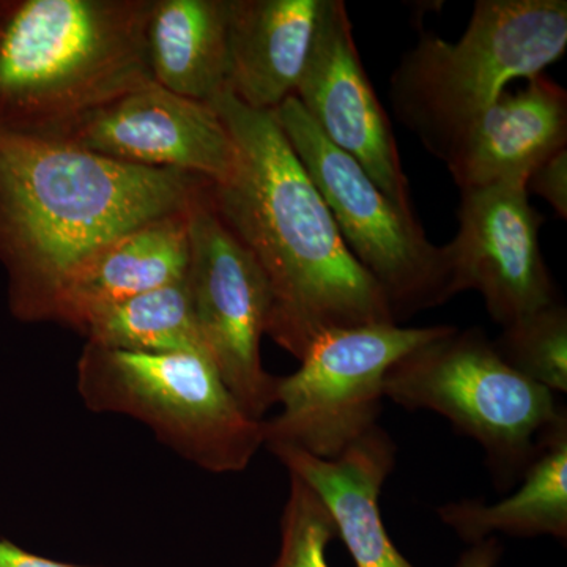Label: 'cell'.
<instances>
[{
  "instance_id": "18",
  "label": "cell",
  "mask_w": 567,
  "mask_h": 567,
  "mask_svg": "<svg viewBox=\"0 0 567 567\" xmlns=\"http://www.w3.org/2000/svg\"><path fill=\"white\" fill-rule=\"evenodd\" d=\"M520 483L514 494L492 505L461 499L439 507V516L472 546L491 539L494 533L566 540L567 415L543 435Z\"/></svg>"
},
{
  "instance_id": "19",
  "label": "cell",
  "mask_w": 567,
  "mask_h": 567,
  "mask_svg": "<svg viewBox=\"0 0 567 567\" xmlns=\"http://www.w3.org/2000/svg\"><path fill=\"white\" fill-rule=\"evenodd\" d=\"M76 331L106 349L208 358L185 279L92 312Z\"/></svg>"
},
{
  "instance_id": "21",
  "label": "cell",
  "mask_w": 567,
  "mask_h": 567,
  "mask_svg": "<svg viewBox=\"0 0 567 567\" xmlns=\"http://www.w3.org/2000/svg\"><path fill=\"white\" fill-rule=\"evenodd\" d=\"M281 518V548L274 567H328L327 547L336 537L330 513L300 477L290 475Z\"/></svg>"
},
{
  "instance_id": "14",
  "label": "cell",
  "mask_w": 567,
  "mask_h": 567,
  "mask_svg": "<svg viewBox=\"0 0 567 567\" xmlns=\"http://www.w3.org/2000/svg\"><path fill=\"white\" fill-rule=\"evenodd\" d=\"M327 0H227V91L251 110L292 99Z\"/></svg>"
},
{
  "instance_id": "17",
  "label": "cell",
  "mask_w": 567,
  "mask_h": 567,
  "mask_svg": "<svg viewBox=\"0 0 567 567\" xmlns=\"http://www.w3.org/2000/svg\"><path fill=\"white\" fill-rule=\"evenodd\" d=\"M145 59L155 84L215 102L227 92V0H152Z\"/></svg>"
},
{
  "instance_id": "7",
  "label": "cell",
  "mask_w": 567,
  "mask_h": 567,
  "mask_svg": "<svg viewBox=\"0 0 567 567\" xmlns=\"http://www.w3.org/2000/svg\"><path fill=\"white\" fill-rule=\"evenodd\" d=\"M290 147L358 264L385 295L395 322L451 300L445 246L395 207L352 156L324 140L298 100L274 111Z\"/></svg>"
},
{
  "instance_id": "9",
  "label": "cell",
  "mask_w": 567,
  "mask_h": 567,
  "mask_svg": "<svg viewBox=\"0 0 567 567\" xmlns=\"http://www.w3.org/2000/svg\"><path fill=\"white\" fill-rule=\"evenodd\" d=\"M208 182L189 208V262L185 281L208 360L252 420L276 405V383L262 364L267 282L256 260L215 212Z\"/></svg>"
},
{
  "instance_id": "6",
  "label": "cell",
  "mask_w": 567,
  "mask_h": 567,
  "mask_svg": "<svg viewBox=\"0 0 567 567\" xmlns=\"http://www.w3.org/2000/svg\"><path fill=\"white\" fill-rule=\"evenodd\" d=\"M78 391L92 412L142 421L164 445L216 475L244 472L265 446L264 421L246 415L204 354L87 342L78 360Z\"/></svg>"
},
{
  "instance_id": "2",
  "label": "cell",
  "mask_w": 567,
  "mask_h": 567,
  "mask_svg": "<svg viewBox=\"0 0 567 567\" xmlns=\"http://www.w3.org/2000/svg\"><path fill=\"white\" fill-rule=\"evenodd\" d=\"M207 182L0 130V264L11 315L54 322L66 287L100 249L186 210Z\"/></svg>"
},
{
  "instance_id": "5",
  "label": "cell",
  "mask_w": 567,
  "mask_h": 567,
  "mask_svg": "<svg viewBox=\"0 0 567 567\" xmlns=\"http://www.w3.org/2000/svg\"><path fill=\"white\" fill-rule=\"evenodd\" d=\"M383 393L410 412L429 410L475 440L499 491L524 476L548 429L566 416L555 394L499 357L480 328L450 331L391 365Z\"/></svg>"
},
{
  "instance_id": "13",
  "label": "cell",
  "mask_w": 567,
  "mask_h": 567,
  "mask_svg": "<svg viewBox=\"0 0 567 567\" xmlns=\"http://www.w3.org/2000/svg\"><path fill=\"white\" fill-rule=\"evenodd\" d=\"M567 93L546 74L505 92L450 142L445 162L461 192L527 183L536 167L566 148Z\"/></svg>"
},
{
  "instance_id": "23",
  "label": "cell",
  "mask_w": 567,
  "mask_h": 567,
  "mask_svg": "<svg viewBox=\"0 0 567 567\" xmlns=\"http://www.w3.org/2000/svg\"><path fill=\"white\" fill-rule=\"evenodd\" d=\"M0 567H92L70 565L32 554L9 539H0Z\"/></svg>"
},
{
  "instance_id": "3",
  "label": "cell",
  "mask_w": 567,
  "mask_h": 567,
  "mask_svg": "<svg viewBox=\"0 0 567 567\" xmlns=\"http://www.w3.org/2000/svg\"><path fill=\"white\" fill-rule=\"evenodd\" d=\"M152 0H0V130L66 141L93 112L153 82Z\"/></svg>"
},
{
  "instance_id": "1",
  "label": "cell",
  "mask_w": 567,
  "mask_h": 567,
  "mask_svg": "<svg viewBox=\"0 0 567 567\" xmlns=\"http://www.w3.org/2000/svg\"><path fill=\"white\" fill-rule=\"evenodd\" d=\"M210 104L233 134L237 162L226 181L208 182L207 193L262 271L270 297L265 334L301 360L330 331L398 323L274 112L251 110L229 91Z\"/></svg>"
},
{
  "instance_id": "12",
  "label": "cell",
  "mask_w": 567,
  "mask_h": 567,
  "mask_svg": "<svg viewBox=\"0 0 567 567\" xmlns=\"http://www.w3.org/2000/svg\"><path fill=\"white\" fill-rule=\"evenodd\" d=\"M65 142L114 162L226 181L237 162L233 134L212 104L155 82L93 112Z\"/></svg>"
},
{
  "instance_id": "10",
  "label": "cell",
  "mask_w": 567,
  "mask_h": 567,
  "mask_svg": "<svg viewBox=\"0 0 567 567\" xmlns=\"http://www.w3.org/2000/svg\"><path fill=\"white\" fill-rule=\"evenodd\" d=\"M461 193L458 233L445 246L451 298L475 290L502 328L557 303L540 252L544 218L529 204L527 183Z\"/></svg>"
},
{
  "instance_id": "24",
  "label": "cell",
  "mask_w": 567,
  "mask_h": 567,
  "mask_svg": "<svg viewBox=\"0 0 567 567\" xmlns=\"http://www.w3.org/2000/svg\"><path fill=\"white\" fill-rule=\"evenodd\" d=\"M502 555L498 540L487 539L475 544L458 559L457 567H495Z\"/></svg>"
},
{
  "instance_id": "4",
  "label": "cell",
  "mask_w": 567,
  "mask_h": 567,
  "mask_svg": "<svg viewBox=\"0 0 567 567\" xmlns=\"http://www.w3.org/2000/svg\"><path fill=\"white\" fill-rule=\"evenodd\" d=\"M566 48V0H480L456 43L421 37L394 71L391 102L440 158L509 82L544 74Z\"/></svg>"
},
{
  "instance_id": "20",
  "label": "cell",
  "mask_w": 567,
  "mask_h": 567,
  "mask_svg": "<svg viewBox=\"0 0 567 567\" xmlns=\"http://www.w3.org/2000/svg\"><path fill=\"white\" fill-rule=\"evenodd\" d=\"M494 346L522 375L554 394L567 393V309L561 301L503 328Z\"/></svg>"
},
{
  "instance_id": "11",
  "label": "cell",
  "mask_w": 567,
  "mask_h": 567,
  "mask_svg": "<svg viewBox=\"0 0 567 567\" xmlns=\"http://www.w3.org/2000/svg\"><path fill=\"white\" fill-rule=\"evenodd\" d=\"M295 99L324 140L352 156L395 207L415 215L393 130L365 74L341 0H327Z\"/></svg>"
},
{
  "instance_id": "8",
  "label": "cell",
  "mask_w": 567,
  "mask_h": 567,
  "mask_svg": "<svg viewBox=\"0 0 567 567\" xmlns=\"http://www.w3.org/2000/svg\"><path fill=\"white\" fill-rule=\"evenodd\" d=\"M450 328L383 323L320 336L293 374L278 377L276 405L281 412L264 420L265 446L338 457L379 425L391 365Z\"/></svg>"
},
{
  "instance_id": "22",
  "label": "cell",
  "mask_w": 567,
  "mask_h": 567,
  "mask_svg": "<svg viewBox=\"0 0 567 567\" xmlns=\"http://www.w3.org/2000/svg\"><path fill=\"white\" fill-rule=\"evenodd\" d=\"M527 192L543 197L559 218L567 219V147L533 171L527 182Z\"/></svg>"
},
{
  "instance_id": "16",
  "label": "cell",
  "mask_w": 567,
  "mask_h": 567,
  "mask_svg": "<svg viewBox=\"0 0 567 567\" xmlns=\"http://www.w3.org/2000/svg\"><path fill=\"white\" fill-rule=\"evenodd\" d=\"M189 208L142 224L100 249L66 287L54 322L76 330L92 312L185 279Z\"/></svg>"
},
{
  "instance_id": "15",
  "label": "cell",
  "mask_w": 567,
  "mask_h": 567,
  "mask_svg": "<svg viewBox=\"0 0 567 567\" xmlns=\"http://www.w3.org/2000/svg\"><path fill=\"white\" fill-rule=\"evenodd\" d=\"M270 451L290 475L300 477L319 496L354 566L415 567L388 536L380 513V494L398 453L380 425L334 458L309 456L287 446Z\"/></svg>"
}]
</instances>
